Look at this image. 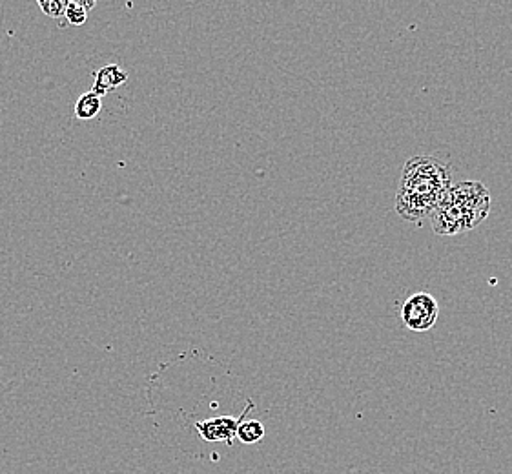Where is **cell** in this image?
<instances>
[{
  "label": "cell",
  "instance_id": "obj_6",
  "mask_svg": "<svg viewBox=\"0 0 512 474\" xmlns=\"http://www.w3.org/2000/svg\"><path fill=\"white\" fill-rule=\"evenodd\" d=\"M101 110H103V99L93 92L84 93L75 103V115L82 121H90L93 117H97L101 114Z\"/></svg>",
  "mask_w": 512,
  "mask_h": 474
},
{
  "label": "cell",
  "instance_id": "obj_7",
  "mask_svg": "<svg viewBox=\"0 0 512 474\" xmlns=\"http://www.w3.org/2000/svg\"><path fill=\"white\" fill-rule=\"evenodd\" d=\"M93 6H95L93 0H70L66 2L64 17L73 26H82L88 21V11L92 10Z\"/></svg>",
  "mask_w": 512,
  "mask_h": 474
},
{
  "label": "cell",
  "instance_id": "obj_4",
  "mask_svg": "<svg viewBox=\"0 0 512 474\" xmlns=\"http://www.w3.org/2000/svg\"><path fill=\"white\" fill-rule=\"evenodd\" d=\"M254 409V402H248L245 411L239 416H219V418H212V420H203V422L195 423L197 433L203 436L206 442H225V444H234V438H237V429L239 425L245 422L248 413Z\"/></svg>",
  "mask_w": 512,
  "mask_h": 474
},
{
  "label": "cell",
  "instance_id": "obj_1",
  "mask_svg": "<svg viewBox=\"0 0 512 474\" xmlns=\"http://www.w3.org/2000/svg\"><path fill=\"white\" fill-rule=\"evenodd\" d=\"M451 186V165L431 155L412 157L401 172L396 210L403 219L418 223L431 216Z\"/></svg>",
  "mask_w": 512,
  "mask_h": 474
},
{
  "label": "cell",
  "instance_id": "obj_3",
  "mask_svg": "<svg viewBox=\"0 0 512 474\" xmlns=\"http://www.w3.org/2000/svg\"><path fill=\"white\" fill-rule=\"evenodd\" d=\"M440 318V305L429 292L412 294L401 307V321L412 332L431 330Z\"/></svg>",
  "mask_w": 512,
  "mask_h": 474
},
{
  "label": "cell",
  "instance_id": "obj_9",
  "mask_svg": "<svg viewBox=\"0 0 512 474\" xmlns=\"http://www.w3.org/2000/svg\"><path fill=\"white\" fill-rule=\"evenodd\" d=\"M39 8H41L48 17L59 19L66 11V2L64 0H39Z\"/></svg>",
  "mask_w": 512,
  "mask_h": 474
},
{
  "label": "cell",
  "instance_id": "obj_8",
  "mask_svg": "<svg viewBox=\"0 0 512 474\" xmlns=\"http://www.w3.org/2000/svg\"><path fill=\"white\" fill-rule=\"evenodd\" d=\"M237 438L246 445L257 444L265 438V425L259 420H245L237 429Z\"/></svg>",
  "mask_w": 512,
  "mask_h": 474
},
{
  "label": "cell",
  "instance_id": "obj_5",
  "mask_svg": "<svg viewBox=\"0 0 512 474\" xmlns=\"http://www.w3.org/2000/svg\"><path fill=\"white\" fill-rule=\"evenodd\" d=\"M93 75H95V84H93L92 92L101 99L106 93L112 92V90L119 88L121 84L128 81V73L121 70V66H117V64H108L101 70H97Z\"/></svg>",
  "mask_w": 512,
  "mask_h": 474
},
{
  "label": "cell",
  "instance_id": "obj_2",
  "mask_svg": "<svg viewBox=\"0 0 512 474\" xmlns=\"http://www.w3.org/2000/svg\"><path fill=\"white\" fill-rule=\"evenodd\" d=\"M491 212V192L478 181H463L452 185L432 210V230L438 236H458L482 225Z\"/></svg>",
  "mask_w": 512,
  "mask_h": 474
}]
</instances>
